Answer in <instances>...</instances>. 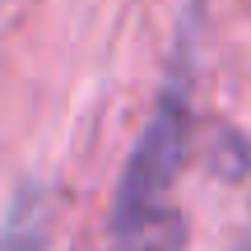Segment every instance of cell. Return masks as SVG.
<instances>
[{"instance_id": "cell-4", "label": "cell", "mask_w": 251, "mask_h": 251, "mask_svg": "<svg viewBox=\"0 0 251 251\" xmlns=\"http://www.w3.org/2000/svg\"><path fill=\"white\" fill-rule=\"evenodd\" d=\"M233 251H251V228H247V233H242V242H237Z\"/></svg>"}, {"instance_id": "cell-1", "label": "cell", "mask_w": 251, "mask_h": 251, "mask_svg": "<svg viewBox=\"0 0 251 251\" xmlns=\"http://www.w3.org/2000/svg\"><path fill=\"white\" fill-rule=\"evenodd\" d=\"M196 14H200V0L181 19L158 98H153L149 117H144L140 135H135L130 153L121 163L117 191H112V205H107V251H186L191 242V219L177 200V181L200 140Z\"/></svg>"}, {"instance_id": "cell-2", "label": "cell", "mask_w": 251, "mask_h": 251, "mask_svg": "<svg viewBox=\"0 0 251 251\" xmlns=\"http://www.w3.org/2000/svg\"><path fill=\"white\" fill-rule=\"evenodd\" d=\"M0 251H47V191L37 181L14 191L0 224Z\"/></svg>"}, {"instance_id": "cell-3", "label": "cell", "mask_w": 251, "mask_h": 251, "mask_svg": "<svg viewBox=\"0 0 251 251\" xmlns=\"http://www.w3.org/2000/svg\"><path fill=\"white\" fill-rule=\"evenodd\" d=\"M200 163L219 181H247L251 177V140L228 121H200Z\"/></svg>"}]
</instances>
